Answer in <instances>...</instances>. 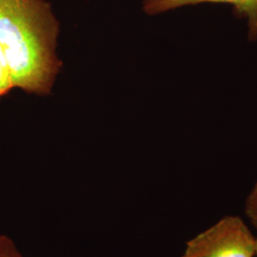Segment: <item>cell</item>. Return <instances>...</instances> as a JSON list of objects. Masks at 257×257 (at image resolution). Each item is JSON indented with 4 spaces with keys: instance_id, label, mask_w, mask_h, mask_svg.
<instances>
[{
    "instance_id": "cell-7",
    "label": "cell",
    "mask_w": 257,
    "mask_h": 257,
    "mask_svg": "<svg viewBox=\"0 0 257 257\" xmlns=\"http://www.w3.org/2000/svg\"><path fill=\"white\" fill-rule=\"evenodd\" d=\"M255 252H256V253H257V240H256V251H255Z\"/></svg>"
},
{
    "instance_id": "cell-6",
    "label": "cell",
    "mask_w": 257,
    "mask_h": 257,
    "mask_svg": "<svg viewBox=\"0 0 257 257\" xmlns=\"http://www.w3.org/2000/svg\"><path fill=\"white\" fill-rule=\"evenodd\" d=\"M246 214L251 221L252 225L257 228V184L248 195L246 203Z\"/></svg>"
},
{
    "instance_id": "cell-3",
    "label": "cell",
    "mask_w": 257,
    "mask_h": 257,
    "mask_svg": "<svg viewBox=\"0 0 257 257\" xmlns=\"http://www.w3.org/2000/svg\"><path fill=\"white\" fill-rule=\"evenodd\" d=\"M201 3L230 4L237 17L248 20V40H257V0H143V11L149 16H156Z\"/></svg>"
},
{
    "instance_id": "cell-2",
    "label": "cell",
    "mask_w": 257,
    "mask_h": 257,
    "mask_svg": "<svg viewBox=\"0 0 257 257\" xmlns=\"http://www.w3.org/2000/svg\"><path fill=\"white\" fill-rule=\"evenodd\" d=\"M256 240L238 216H226L187 242L181 257H253Z\"/></svg>"
},
{
    "instance_id": "cell-4",
    "label": "cell",
    "mask_w": 257,
    "mask_h": 257,
    "mask_svg": "<svg viewBox=\"0 0 257 257\" xmlns=\"http://www.w3.org/2000/svg\"><path fill=\"white\" fill-rule=\"evenodd\" d=\"M13 89L15 88L13 85L9 68L0 49V99Z\"/></svg>"
},
{
    "instance_id": "cell-1",
    "label": "cell",
    "mask_w": 257,
    "mask_h": 257,
    "mask_svg": "<svg viewBox=\"0 0 257 257\" xmlns=\"http://www.w3.org/2000/svg\"><path fill=\"white\" fill-rule=\"evenodd\" d=\"M58 34L46 0H0V49L14 88L39 96L51 93L62 67Z\"/></svg>"
},
{
    "instance_id": "cell-5",
    "label": "cell",
    "mask_w": 257,
    "mask_h": 257,
    "mask_svg": "<svg viewBox=\"0 0 257 257\" xmlns=\"http://www.w3.org/2000/svg\"><path fill=\"white\" fill-rule=\"evenodd\" d=\"M0 257H23L14 241L5 234H0Z\"/></svg>"
}]
</instances>
